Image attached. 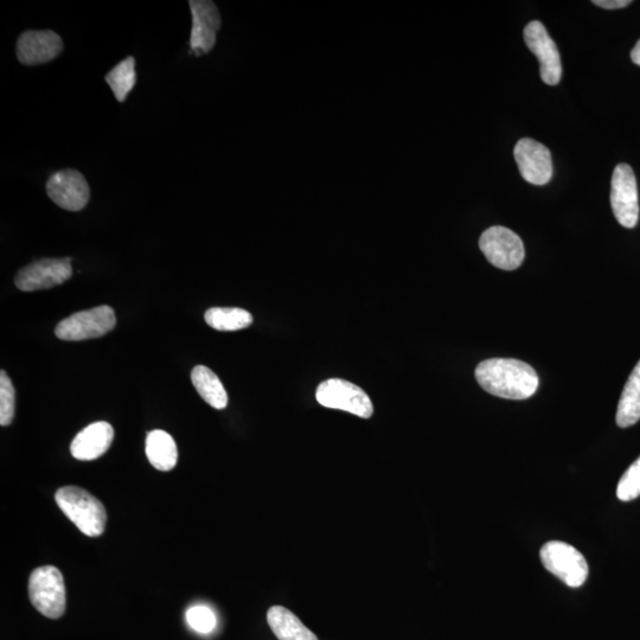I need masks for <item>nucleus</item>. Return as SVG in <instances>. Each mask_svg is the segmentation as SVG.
<instances>
[{
    "instance_id": "obj_7",
    "label": "nucleus",
    "mask_w": 640,
    "mask_h": 640,
    "mask_svg": "<svg viewBox=\"0 0 640 640\" xmlns=\"http://www.w3.org/2000/svg\"><path fill=\"white\" fill-rule=\"evenodd\" d=\"M316 398L323 407L339 409L362 419H369L374 413L373 402L367 393L348 381L331 379L320 383Z\"/></svg>"
},
{
    "instance_id": "obj_20",
    "label": "nucleus",
    "mask_w": 640,
    "mask_h": 640,
    "mask_svg": "<svg viewBox=\"0 0 640 640\" xmlns=\"http://www.w3.org/2000/svg\"><path fill=\"white\" fill-rule=\"evenodd\" d=\"M204 318L217 331H239L253 324L251 313L239 307H213Z\"/></svg>"
},
{
    "instance_id": "obj_12",
    "label": "nucleus",
    "mask_w": 640,
    "mask_h": 640,
    "mask_svg": "<svg viewBox=\"0 0 640 640\" xmlns=\"http://www.w3.org/2000/svg\"><path fill=\"white\" fill-rule=\"evenodd\" d=\"M192 30L191 50L198 56L208 54L216 44V34L221 28V16L217 6L209 0H190Z\"/></svg>"
},
{
    "instance_id": "obj_25",
    "label": "nucleus",
    "mask_w": 640,
    "mask_h": 640,
    "mask_svg": "<svg viewBox=\"0 0 640 640\" xmlns=\"http://www.w3.org/2000/svg\"><path fill=\"white\" fill-rule=\"evenodd\" d=\"M593 4L607 10H616L626 8L631 2L630 0H594Z\"/></svg>"
},
{
    "instance_id": "obj_17",
    "label": "nucleus",
    "mask_w": 640,
    "mask_h": 640,
    "mask_svg": "<svg viewBox=\"0 0 640 640\" xmlns=\"http://www.w3.org/2000/svg\"><path fill=\"white\" fill-rule=\"evenodd\" d=\"M146 456L155 469L171 471L178 460L176 441L165 431H152L146 437Z\"/></svg>"
},
{
    "instance_id": "obj_9",
    "label": "nucleus",
    "mask_w": 640,
    "mask_h": 640,
    "mask_svg": "<svg viewBox=\"0 0 640 640\" xmlns=\"http://www.w3.org/2000/svg\"><path fill=\"white\" fill-rule=\"evenodd\" d=\"M47 194L56 206L68 211H80L86 208L91 198V188L81 172L64 169L50 176Z\"/></svg>"
},
{
    "instance_id": "obj_26",
    "label": "nucleus",
    "mask_w": 640,
    "mask_h": 640,
    "mask_svg": "<svg viewBox=\"0 0 640 640\" xmlns=\"http://www.w3.org/2000/svg\"><path fill=\"white\" fill-rule=\"evenodd\" d=\"M631 59L640 67V40L636 44V47L632 49Z\"/></svg>"
},
{
    "instance_id": "obj_5",
    "label": "nucleus",
    "mask_w": 640,
    "mask_h": 640,
    "mask_svg": "<svg viewBox=\"0 0 640 640\" xmlns=\"http://www.w3.org/2000/svg\"><path fill=\"white\" fill-rule=\"evenodd\" d=\"M117 318L110 306L75 313L56 326L55 335L62 341L80 342L105 336L114 329Z\"/></svg>"
},
{
    "instance_id": "obj_15",
    "label": "nucleus",
    "mask_w": 640,
    "mask_h": 640,
    "mask_svg": "<svg viewBox=\"0 0 640 640\" xmlns=\"http://www.w3.org/2000/svg\"><path fill=\"white\" fill-rule=\"evenodd\" d=\"M113 439L114 430L108 422H94L76 435L70 445V452L75 459L91 462L110 450Z\"/></svg>"
},
{
    "instance_id": "obj_8",
    "label": "nucleus",
    "mask_w": 640,
    "mask_h": 640,
    "mask_svg": "<svg viewBox=\"0 0 640 640\" xmlns=\"http://www.w3.org/2000/svg\"><path fill=\"white\" fill-rule=\"evenodd\" d=\"M611 206L617 221L625 228H635L639 219L638 189L630 165L619 164L611 183Z\"/></svg>"
},
{
    "instance_id": "obj_16",
    "label": "nucleus",
    "mask_w": 640,
    "mask_h": 640,
    "mask_svg": "<svg viewBox=\"0 0 640 640\" xmlns=\"http://www.w3.org/2000/svg\"><path fill=\"white\" fill-rule=\"evenodd\" d=\"M267 622L279 640H318L315 633L300 622L296 614L283 606L268 610Z\"/></svg>"
},
{
    "instance_id": "obj_22",
    "label": "nucleus",
    "mask_w": 640,
    "mask_h": 640,
    "mask_svg": "<svg viewBox=\"0 0 640 640\" xmlns=\"http://www.w3.org/2000/svg\"><path fill=\"white\" fill-rule=\"evenodd\" d=\"M16 393L8 374L0 373V425L9 426L15 418Z\"/></svg>"
},
{
    "instance_id": "obj_11",
    "label": "nucleus",
    "mask_w": 640,
    "mask_h": 640,
    "mask_svg": "<svg viewBox=\"0 0 640 640\" xmlns=\"http://www.w3.org/2000/svg\"><path fill=\"white\" fill-rule=\"evenodd\" d=\"M524 41L539 59L542 81L549 86L558 85L562 75L560 53L544 25L539 21L530 22L524 28Z\"/></svg>"
},
{
    "instance_id": "obj_21",
    "label": "nucleus",
    "mask_w": 640,
    "mask_h": 640,
    "mask_svg": "<svg viewBox=\"0 0 640 640\" xmlns=\"http://www.w3.org/2000/svg\"><path fill=\"white\" fill-rule=\"evenodd\" d=\"M119 102H124L137 83L136 60L128 56L112 68L105 78Z\"/></svg>"
},
{
    "instance_id": "obj_13",
    "label": "nucleus",
    "mask_w": 640,
    "mask_h": 640,
    "mask_svg": "<svg viewBox=\"0 0 640 640\" xmlns=\"http://www.w3.org/2000/svg\"><path fill=\"white\" fill-rule=\"evenodd\" d=\"M514 156L521 176L530 184L546 185L553 177L550 151L534 139L523 138L515 146Z\"/></svg>"
},
{
    "instance_id": "obj_6",
    "label": "nucleus",
    "mask_w": 640,
    "mask_h": 640,
    "mask_svg": "<svg viewBox=\"0 0 640 640\" xmlns=\"http://www.w3.org/2000/svg\"><path fill=\"white\" fill-rule=\"evenodd\" d=\"M479 248L492 266L503 271H515L524 260L523 242L512 230L496 226L480 236Z\"/></svg>"
},
{
    "instance_id": "obj_19",
    "label": "nucleus",
    "mask_w": 640,
    "mask_h": 640,
    "mask_svg": "<svg viewBox=\"0 0 640 640\" xmlns=\"http://www.w3.org/2000/svg\"><path fill=\"white\" fill-rule=\"evenodd\" d=\"M616 420L622 428L633 426L640 420V361L625 384Z\"/></svg>"
},
{
    "instance_id": "obj_24",
    "label": "nucleus",
    "mask_w": 640,
    "mask_h": 640,
    "mask_svg": "<svg viewBox=\"0 0 640 640\" xmlns=\"http://www.w3.org/2000/svg\"><path fill=\"white\" fill-rule=\"evenodd\" d=\"M185 617H187V622L191 629L198 633L207 635V633L215 630L216 616L213 610H210L207 606H192L185 614Z\"/></svg>"
},
{
    "instance_id": "obj_1",
    "label": "nucleus",
    "mask_w": 640,
    "mask_h": 640,
    "mask_svg": "<svg viewBox=\"0 0 640 640\" xmlns=\"http://www.w3.org/2000/svg\"><path fill=\"white\" fill-rule=\"evenodd\" d=\"M476 379L485 392L509 400L531 398L540 383L533 367L511 358H492L480 363Z\"/></svg>"
},
{
    "instance_id": "obj_23",
    "label": "nucleus",
    "mask_w": 640,
    "mask_h": 640,
    "mask_svg": "<svg viewBox=\"0 0 640 640\" xmlns=\"http://www.w3.org/2000/svg\"><path fill=\"white\" fill-rule=\"evenodd\" d=\"M620 501L630 502L640 496V457L627 469L617 488Z\"/></svg>"
},
{
    "instance_id": "obj_14",
    "label": "nucleus",
    "mask_w": 640,
    "mask_h": 640,
    "mask_svg": "<svg viewBox=\"0 0 640 640\" xmlns=\"http://www.w3.org/2000/svg\"><path fill=\"white\" fill-rule=\"evenodd\" d=\"M62 50V38L51 30L24 31L16 46L18 61L24 66H40L53 61Z\"/></svg>"
},
{
    "instance_id": "obj_10",
    "label": "nucleus",
    "mask_w": 640,
    "mask_h": 640,
    "mask_svg": "<svg viewBox=\"0 0 640 640\" xmlns=\"http://www.w3.org/2000/svg\"><path fill=\"white\" fill-rule=\"evenodd\" d=\"M69 258L41 259L24 267L15 279L16 286L24 292L47 290L66 283L73 270Z\"/></svg>"
},
{
    "instance_id": "obj_4",
    "label": "nucleus",
    "mask_w": 640,
    "mask_h": 640,
    "mask_svg": "<svg viewBox=\"0 0 640 640\" xmlns=\"http://www.w3.org/2000/svg\"><path fill=\"white\" fill-rule=\"evenodd\" d=\"M540 555L547 571L567 586L578 588L585 584L588 578V563L584 555L571 544L561 541L548 542L542 547Z\"/></svg>"
},
{
    "instance_id": "obj_3",
    "label": "nucleus",
    "mask_w": 640,
    "mask_h": 640,
    "mask_svg": "<svg viewBox=\"0 0 640 640\" xmlns=\"http://www.w3.org/2000/svg\"><path fill=\"white\" fill-rule=\"evenodd\" d=\"M29 598L44 617L59 619L66 612V586L63 575L54 566L35 569L30 575Z\"/></svg>"
},
{
    "instance_id": "obj_18",
    "label": "nucleus",
    "mask_w": 640,
    "mask_h": 640,
    "mask_svg": "<svg viewBox=\"0 0 640 640\" xmlns=\"http://www.w3.org/2000/svg\"><path fill=\"white\" fill-rule=\"evenodd\" d=\"M191 381L201 398L215 409L228 405V395L219 377L208 367L197 366L191 371Z\"/></svg>"
},
{
    "instance_id": "obj_2",
    "label": "nucleus",
    "mask_w": 640,
    "mask_h": 640,
    "mask_svg": "<svg viewBox=\"0 0 640 640\" xmlns=\"http://www.w3.org/2000/svg\"><path fill=\"white\" fill-rule=\"evenodd\" d=\"M55 501L63 514L89 537L104 534L107 512L98 498L78 486H64L57 490Z\"/></svg>"
}]
</instances>
